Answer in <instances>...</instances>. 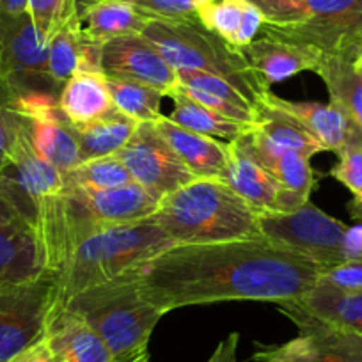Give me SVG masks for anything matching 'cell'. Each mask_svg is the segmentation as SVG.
<instances>
[{
	"label": "cell",
	"instance_id": "1",
	"mask_svg": "<svg viewBox=\"0 0 362 362\" xmlns=\"http://www.w3.org/2000/svg\"><path fill=\"white\" fill-rule=\"evenodd\" d=\"M322 274L302 254L252 236L170 247L139 267V283L146 298L167 315L228 300H297Z\"/></svg>",
	"mask_w": 362,
	"mask_h": 362
},
{
	"label": "cell",
	"instance_id": "2",
	"mask_svg": "<svg viewBox=\"0 0 362 362\" xmlns=\"http://www.w3.org/2000/svg\"><path fill=\"white\" fill-rule=\"evenodd\" d=\"M153 222L176 245L261 236L257 214L222 180H194L163 197Z\"/></svg>",
	"mask_w": 362,
	"mask_h": 362
},
{
	"label": "cell",
	"instance_id": "3",
	"mask_svg": "<svg viewBox=\"0 0 362 362\" xmlns=\"http://www.w3.org/2000/svg\"><path fill=\"white\" fill-rule=\"evenodd\" d=\"M174 245L176 242L151 218L95 233L75 247L55 274L57 304H64L87 288L109 283L139 268Z\"/></svg>",
	"mask_w": 362,
	"mask_h": 362
},
{
	"label": "cell",
	"instance_id": "4",
	"mask_svg": "<svg viewBox=\"0 0 362 362\" xmlns=\"http://www.w3.org/2000/svg\"><path fill=\"white\" fill-rule=\"evenodd\" d=\"M59 305L82 318L117 361L148 350L149 337L165 315L146 298L139 268L87 288Z\"/></svg>",
	"mask_w": 362,
	"mask_h": 362
},
{
	"label": "cell",
	"instance_id": "5",
	"mask_svg": "<svg viewBox=\"0 0 362 362\" xmlns=\"http://www.w3.org/2000/svg\"><path fill=\"white\" fill-rule=\"evenodd\" d=\"M141 36L174 69H196L221 76L233 83L256 109L268 93L242 50L206 29L199 18L151 20Z\"/></svg>",
	"mask_w": 362,
	"mask_h": 362
},
{
	"label": "cell",
	"instance_id": "6",
	"mask_svg": "<svg viewBox=\"0 0 362 362\" xmlns=\"http://www.w3.org/2000/svg\"><path fill=\"white\" fill-rule=\"evenodd\" d=\"M300 22L263 23L259 33L311 45L327 57L354 62L362 55V0H304Z\"/></svg>",
	"mask_w": 362,
	"mask_h": 362
},
{
	"label": "cell",
	"instance_id": "7",
	"mask_svg": "<svg viewBox=\"0 0 362 362\" xmlns=\"http://www.w3.org/2000/svg\"><path fill=\"white\" fill-rule=\"evenodd\" d=\"M261 236L295 250L318 264L323 272L344 261V236L348 226L308 201L288 211L257 214Z\"/></svg>",
	"mask_w": 362,
	"mask_h": 362
},
{
	"label": "cell",
	"instance_id": "8",
	"mask_svg": "<svg viewBox=\"0 0 362 362\" xmlns=\"http://www.w3.org/2000/svg\"><path fill=\"white\" fill-rule=\"evenodd\" d=\"M57 298V277L52 272L0 288V362H11L43 339Z\"/></svg>",
	"mask_w": 362,
	"mask_h": 362
},
{
	"label": "cell",
	"instance_id": "9",
	"mask_svg": "<svg viewBox=\"0 0 362 362\" xmlns=\"http://www.w3.org/2000/svg\"><path fill=\"white\" fill-rule=\"evenodd\" d=\"M0 76L18 96L61 95L48 69V40L37 33L29 11L0 16Z\"/></svg>",
	"mask_w": 362,
	"mask_h": 362
},
{
	"label": "cell",
	"instance_id": "10",
	"mask_svg": "<svg viewBox=\"0 0 362 362\" xmlns=\"http://www.w3.org/2000/svg\"><path fill=\"white\" fill-rule=\"evenodd\" d=\"M62 189V173L37 155L27 123L11 156L0 169V196L11 204L20 218L34 226L45 201Z\"/></svg>",
	"mask_w": 362,
	"mask_h": 362
},
{
	"label": "cell",
	"instance_id": "11",
	"mask_svg": "<svg viewBox=\"0 0 362 362\" xmlns=\"http://www.w3.org/2000/svg\"><path fill=\"white\" fill-rule=\"evenodd\" d=\"M116 155L132 180L158 201L197 180L177 158L155 123H139L130 141Z\"/></svg>",
	"mask_w": 362,
	"mask_h": 362
},
{
	"label": "cell",
	"instance_id": "12",
	"mask_svg": "<svg viewBox=\"0 0 362 362\" xmlns=\"http://www.w3.org/2000/svg\"><path fill=\"white\" fill-rule=\"evenodd\" d=\"M279 311L297 325L298 336L283 344H270L290 362H362V336L337 329L308 315L291 300L279 302Z\"/></svg>",
	"mask_w": 362,
	"mask_h": 362
},
{
	"label": "cell",
	"instance_id": "13",
	"mask_svg": "<svg viewBox=\"0 0 362 362\" xmlns=\"http://www.w3.org/2000/svg\"><path fill=\"white\" fill-rule=\"evenodd\" d=\"M18 107L25 114L30 142L41 158L62 174L78 165L80 151L76 130L59 110V98L18 96Z\"/></svg>",
	"mask_w": 362,
	"mask_h": 362
},
{
	"label": "cell",
	"instance_id": "14",
	"mask_svg": "<svg viewBox=\"0 0 362 362\" xmlns=\"http://www.w3.org/2000/svg\"><path fill=\"white\" fill-rule=\"evenodd\" d=\"M102 73L110 78L144 83L163 95L177 86V71L142 36H124L103 43Z\"/></svg>",
	"mask_w": 362,
	"mask_h": 362
},
{
	"label": "cell",
	"instance_id": "15",
	"mask_svg": "<svg viewBox=\"0 0 362 362\" xmlns=\"http://www.w3.org/2000/svg\"><path fill=\"white\" fill-rule=\"evenodd\" d=\"M257 80L270 90L272 86L284 82L302 71H315L323 54L311 45L295 43L283 37L259 33V36L240 48Z\"/></svg>",
	"mask_w": 362,
	"mask_h": 362
},
{
	"label": "cell",
	"instance_id": "16",
	"mask_svg": "<svg viewBox=\"0 0 362 362\" xmlns=\"http://www.w3.org/2000/svg\"><path fill=\"white\" fill-rule=\"evenodd\" d=\"M250 146L261 165L268 170L281 189V210L288 211L308 203L316 185L315 170L309 158L268 141L259 130H250Z\"/></svg>",
	"mask_w": 362,
	"mask_h": 362
},
{
	"label": "cell",
	"instance_id": "17",
	"mask_svg": "<svg viewBox=\"0 0 362 362\" xmlns=\"http://www.w3.org/2000/svg\"><path fill=\"white\" fill-rule=\"evenodd\" d=\"M252 130V128H250ZM250 130L229 142L231 156L226 170V185L231 187L256 214L281 210V189L254 155L250 146Z\"/></svg>",
	"mask_w": 362,
	"mask_h": 362
},
{
	"label": "cell",
	"instance_id": "18",
	"mask_svg": "<svg viewBox=\"0 0 362 362\" xmlns=\"http://www.w3.org/2000/svg\"><path fill=\"white\" fill-rule=\"evenodd\" d=\"M156 130L169 142L177 158L199 180H222L229 167V142L196 134L180 127L167 116L155 121Z\"/></svg>",
	"mask_w": 362,
	"mask_h": 362
},
{
	"label": "cell",
	"instance_id": "19",
	"mask_svg": "<svg viewBox=\"0 0 362 362\" xmlns=\"http://www.w3.org/2000/svg\"><path fill=\"white\" fill-rule=\"evenodd\" d=\"M76 192L82 197L90 217L102 228L146 221L156 214L160 204L158 199H155L135 181L107 190L76 189Z\"/></svg>",
	"mask_w": 362,
	"mask_h": 362
},
{
	"label": "cell",
	"instance_id": "20",
	"mask_svg": "<svg viewBox=\"0 0 362 362\" xmlns=\"http://www.w3.org/2000/svg\"><path fill=\"white\" fill-rule=\"evenodd\" d=\"M45 339L57 362H116L102 337L82 318L62 305H55Z\"/></svg>",
	"mask_w": 362,
	"mask_h": 362
},
{
	"label": "cell",
	"instance_id": "21",
	"mask_svg": "<svg viewBox=\"0 0 362 362\" xmlns=\"http://www.w3.org/2000/svg\"><path fill=\"white\" fill-rule=\"evenodd\" d=\"M40 238L23 218L0 224V288L23 283L45 274Z\"/></svg>",
	"mask_w": 362,
	"mask_h": 362
},
{
	"label": "cell",
	"instance_id": "22",
	"mask_svg": "<svg viewBox=\"0 0 362 362\" xmlns=\"http://www.w3.org/2000/svg\"><path fill=\"white\" fill-rule=\"evenodd\" d=\"M268 98L297 117L315 135L325 151L339 153L351 142L362 141V132L351 123L346 112L334 105L332 102H290V100L276 96L272 90H268Z\"/></svg>",
	"mask_w": 362,
	"mask_h": 362
},
{
	"label": "cell",
	"instance_id": "23",
	"mask_svg": "<svg viewBox=\"0 0 362 362\" xmlns=\"http://www.w3.org/2000/svg\"><path fill=\"white\" fill-rule=\"evenodd\" d=\"M78 18L87 37L96 43L141 36L151 18L124 0H78Z\"/></svg>",
	"mask_w": 362,
	"mask_h": 362
},
{
	"label": "cell",
	"instance_id": "24",
	"mask_svg": "<svg viewBox=\"0 0 362 362\" xmlns=\"http://www.w3.org/2000/svg\"><path fill=\"white\" fill-rule=\"evenodd\" d=\"M114 109L103 73H76L62 86L59 110L73 128L89 127Z\"/></svg>",
	"mask_w": 362,
	"mask_h": 362
},
{
	"label": "cell",
	"instance_id": "25",
	"mask_svg": "<svg viewBox=\"0 0 362 362\" xmlns=\"http://www.w3.org/2000/svg\"><path fill=\"white\" fill-rule=\"evenodd\" d=\"M291 302L329 325L362 336V290H339L318 279L308 293Z\"/></svg>",
	"mask_w": 362,
	"mask_h": 362
},
{
	"label": "cell",
	"instance_id": "26",
	"mask_svg": "<svg viewBox=\"0 0 362 362\" xmlns=\"http://www.w3.org/2000/svg\"><path fill=\"white\" fill-rule=\"evenodd\" d=\"M254 128L259 130L274 144L300 153L302 156L309 160L316 153L325 151L323 146L315 139V135L297 117L291 116L290 112L281 109L279 105H276L268 98V93L263 96L259 107H257V117Z\"/></svg>",
	"mask_w": 362,
	"mask_h": 362
},
{
	"label": "cell",
	"instance_id": "27",
	"mask_svg": "<svg viewBox=\"0 0 362 362\" xmlns=\"http://www.w3.org/2000/svg\"><path fill=\"white\" fill-rule=\"evenodd\" d=\"M167 96L174 102L173 112L167 117L176 124H180V127L187 128V130L196 132V134L221 139L224 142H233L252 128L249 124L236 123V121L228 119V117L218 116L217 112L206 109L204 105L197 103L196 100L190 98L185 90L177 86Z\"/></svg>",
	"mask_w": 362,
	"mask_h": 362
},
{
	"label": "cell",
	"instance_id": "28",
	"mask_svg": "<svg viewBox=\"0 0 362 362\" xmlns=\"http://www.w3.org/2000/svg\"><path fill=\"white\" fill-rule=\"evenodd\" d=\"M139 123L132 117L124 116L123 112L114 107L107 116L100 117L98 121L90 123L76 130V141H78L80 162L93 158H102L119 153L134 132L137 130Z\"/></svg>",
	"mask_w": 362,
	"mask_h": 362
},
{
	"label": "cell",
	"instance_id": "29",
	"mask_svg": "<svg viewBox=\"0 0 362 362\" xmlns=\"http://www.w3.org/2000/svg\"><path fill=\"white\" fill-rule=\"evenodd\" d=\"M315 73L325 82L330 102L344 110L362 132V78L355 71L354 62L323 55Z\"/></svg>",
	"mask_w": 362,
	"mask_h": 362
},
{
	"label": "cell",
	"instance_id": "30",
	"mask_svg": "<svg viewBox=\"0 0 362 362\" xmlns=\"http://www.w3.org/2000/svg\"><path fill=\"white\" fill-rule=\"evenodd\" d=\"M83 45H86V34L76 13L48 40V69L57 86L62 87L80 71Z\"/></svg>",
	"mask_w": 362,
	"mask_h": 362
},
{
	"label": "cell",
	"instance_id": "31",
	"mask_svg": "<svg viewBox=\"0 0 362 362\" xmlns=\"http://www.w3.org/2000/svg\"><path fill=\"white\" fill-rule=\"evenodd\" d=\"M105 78L114 107L124 116L132 117L137 123H155L163 116L162 100L165 96L163 93L144 83L110 78V76Z\"/></svg>",
	"mask_w": 362,
	"mask_h": 362
},
{
	"label": "cell",
	"instance_id": "32",
	"mask_svg": "<svg viewBox=\"0 0 362 362\" xmlns=\"http://www.w3.org/2000/svg\"><path fill=\"white\" fill-rule=\"evenodd\" d=\"M66 187L87 190H107L132 183V176L117 155L80 162L62 174Z\"/></svg>",
	"mask_w": 362,
	"mask_h": 362
},
{
	"label": "cell",
	"instance_id": "33",
	"mask_svg": "<svg viewBox=\"0 0 362 362\" xmlns=\"http://www.w3.org/2000/svg\"><path fill=\"white\" fill-rule=\"evenodd\" d=\"M27 127V117L18 107V96L0 76V169L11 156Z\"/></svg>",
	"mask_w": 362,
	"mask_h": 362
},
{
	"label": "cell",
	"instance_id": "34",
	"mask_svg": "<svg viewBox=\"0 0 362 362\" xmlns=\"http://www.w3.org/2000/svg\"><path fill=\"white\" fill-rule=\"evenodd\" d=\"M245 8L247 0H214L210 4L197 8V18L206 29L235 47Z\"/></svg>",
	"mask_w": 362,
	"mask_h": 362
},
{
	"label": "cell",
	"instance_id": "35",
	"mask_svg": "<svg viewBox=\"0 0 362 362\" xmlns=\"http://www.w3.org/2000/svg\"><path fill=\"white\" fill-rule=\"evenodd\" d=\"M27 11L37 33L50 40L78 13V0H27Z\"/></svg>",
	"mask_w": 362,
	"mask_h": 362
},
{
	"label": "cell",
	"instance_id": "36",
	"mask_svg": "<svg viewBox=\"0 0 362 362\" xmlns=\"http://www.w3.org/2000/svg\"><path fill=\"white\" fill-rule=\"evenodd\" d=\"M337 155L339 162L330 169V176L346 187L354 197L362 196V141L351 142Z\"/></svg>",
	"mask_w": 362,
	"mask_h": 362
},
{
	"label": "cell",
	"instance_id": "37",
	"mask_svg": "<svg viewBox=\"0 0 362 362\" xmlns=\"http://www.w3.org/2000/svg\"><path fill=\"white\" fill-rule=\"evenodd\" d=\"M151 20L197 18V9L190 0H124Z\"/></svg>",
	"mask_w": 362,
	"mask_h": 362
},
{
	"label": "cell",
	"instance_id": "38",
	"mask_svg": "<svg viewBox=\"0 0 362 362\" xmlns=\"http://www.w3.org/2000/svg\"><path fill=\"white\" fill-rule=\"evenodd\" d=\"M264 16V23L288 25L300 22L304 16V0H247Z\"/></svg>",
	"mask_w": 362,
	"mask_h": 362
},
{
	"label": "cell",
	"instance_id": "39",
	"mask_svg": "<svg viewBox=\"0 0 362 362\" xmlns=\"http://www.w3.org/2000/svg\"><path fill=\"white\" fill-rule=\"evenodd\" d=\"M320 279L339 290H362V259L343 261L327 268Z\"/></svg>",
	"mask_w": 362,
	"mask_h": 362
},
{
	"label": "cell",
	"instance_id": "40",
	"mask_svg": "<svg viewBox=\"0 0 362 362\" xmlns=\"http://www.w3.org/2000/svg\"><path fill=\"white\" fill-rule=\"evenodd\" d=\"M238 344L240 334L231 332L215 346L206 362H238Z\"/></svg>",
	"mask_w": 362,
	"mask_h": 362
},
{
	"label": "cell",
	"instance_id": "41",
	"mask_svg": "<svg viewBox=\"0 0 362 362\" xmlns=\"http://www.w3.org/2000/svg\"><path fill=\"white\" fill-rule=\"evenodd\" d=\"M11 362H57V358H55L50 344H48L47 339L43 337L41 341L34 343L33 346L23 350L22 354L16 355Z\"/></svg>",
	"mask_w": 362,
	"mask_h": 362
},
{
	"label": "cell",
	"instance_id": "42",
	"mask_svg": "<svg viewBox=\"0 0 362 362\" xmlns=\"http://www.w3.org/2000/svg\"><path fill=\"white\" fill-rule=\"evenodd\" d=\"M362 259V222L348 228L344 236V261Z\"/></svg>",
	"mask_w": 362,
	"mask_h": 362
},
{
	"label": "cell",
	"instance_id": "43",
	"mask_svg": "<svg viewBox=\"0 0 362 362\" xmlns=\"http://www.w3.org/2000/svg\"><path fill=\"white\" fill-rule=\"evenodd\" d=\"M27 13V0H0V16H16Z\"/></svg>",
	"mask_w": 362,
	"mask_h": 362
},
{
	"label": "cell",
	"instance_id": "44",
	"mask_svg": "<svg viewBox=\"0 0 362 362\" xmlns=\"http://www.w3.org/2000/svg\"><path fill=\"white\" fill-rule=\"evenodd\" d=\"M254 362H290L286 358L279 357L276 351L272 350L270 344H257L256 351H254Z\"/></svg>",
	"mask_w": 362,
	"mask_h": 362
},
{
	"label": "cell",
	"instance_id": "45",
	"mask_svg": "<svg viewBox=\"0 0 362 362\" xmlns=\"http://www.w3.org/2000/svg\"><path fill=\"white\" fill-rule=\"evenodd\" d=\"M16 218H20L18 214L13 210V206L4 197L0 196V224H8V222L16 221Z\"/></svg>",
	"mask_w": 362,
	"mask_h": 362
},
{
	"label": "cell",
	"instance_id": "46",
	"mask_svg": "<svg viewBox=\"0 0 362 362\" xmlns=\"http://www.w3.org/2000/svg\"><path fill=\"white\" fill-rule=\"evenodd\" d=\"M348 208H350L351 218H355L357 222H362V196L354 197V201L348 204Z\"/></svg>",
	"mask_w": 362,
	"mask_h": 362
},
{
	"label": "cell",
	"instance_id": "47",
	"mask_svg": "<svg viewBox=\"0 0 362 362\" xmlns=\"http://www.w3.org/2000/svg\"><path fill=\"white\" fill-rule=\"evenodd\" d=\"M116 362H149V351H141V354H135L132 355V357H124V358H119V361Z\"/></svg>",
	"mask_w": 362,
	"mask_h": 362
},
{
	"label": "cell",
	"instance_id": "48",
	"mask_svg": "<svg viewBox=\"0 0 362 362\" xmlns=\"http://www.w3.org/2000/svg\"><path fill=\"white\" fill-rule=\"evenodd\" d=\"M354 68H355V71H357V75L362 78V55H358V57L355 59Z\"/></svg>",
	"mask_w": 362,
	"mask_h": 362
},
{
	"label": "cell",
	"instance_id": "49",
	"mask_svg": "<svg viewBox=\"0 0 362 362\" xmlns=\"http://www.w3.org/2000/svg\"><path fill=\"white\" fill-rule=\"evenodd\" d=\"M190 2H192V6L194 8H201V6H204V4H210V2H214V0H190Z\"/></svg>",
	"mask_w": 362,
	"mask_h": 362
}]
</instances>
